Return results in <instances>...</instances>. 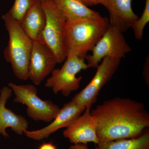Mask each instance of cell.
Here are the masks:
<instances>
[{
  "label": "cell",
  "mask_w": 149,
  "mask_h": 149,
  "mask_svg": "<svg viewBox=\"0 0 149 149\" xmlns=\"http://www.w3.org/2000/svg\"><path fill=\"white\" fill-rule=\"evenodd\" d=\"M100 142L136 138L149 126V114L143 103L115 97L91 109Z\"/></svg>",
  "instance_id": "6da1fadb"
},
{
  "label": "cell",
  "mask_w": 149,
  "mask_h": 149,
  "mask_svg": "<svg viewBox=\"0 0 149 149\" xmlns=\"http://www.w3.org/2000/svg\"><path fill=\"white\" fill-rule=\"evenodd\" d=\"M106 17L67 21L65 33L66 57L76 55L85 59L109 26Z\"/></svg>",
  "instance_id": "7a4b0ae2"
},
{
  "label": "cell",
  "mask_w": 149,
  "mask_h": 149,
  "mask_svg": "<svg viewBox=\"0 0 149 149\" xmlns=\"http://www.w3.org/2000/svg\"><path fill=\"white\" fill-rule=\"evenodd\" d=\"M9 41L4 51V57L12 67L14 73L19 80L28 79L29 58L33 41L22 29L20 23L7 13L2 16Z\"/></svg>",
  "instance_id": "3957f363"
},
{
  "label": "cell",
  "mask_w": 149,
  "mask_h": 149,
  "mask_svg": "<svg viewBox=\"0 0 149 149\" xmlns=\"http://www.w3.org/2000/svg\"><path fill=\"white\" fill-rule=\"evenodd\" d=\"M45 13V25L39 41L53 54L57 63L66 58L65 33L67 20L52 0H41Z\"/></svg>",
  "instance_id": "277c9868"
},
{
  "label": "cell",
  "mask_w": 149,
  "mask_h": 149,
  "mask_svg": "<svg viewBox=\"0 0 149 149\" xmlns=\"http://www.w3.org/2000/svg\"><path fill=\"white\" fill-rule=\"evenodd\" d=\"M8 87L15 94L14 102L26 105L27 114L33 120L49 123L56 116L60 109L58 106L50 100H43L40 98L35 85H17L10 83Z\"/></svg>",
  "instance_id": "5b68a950"
},
{
  "label": "cell",
  "mask_w": 149,
  "mask_h": 149,
  "mask_svg": "<svg viewBox=\"0 0 149 149\" xmlns=\"http://www.w3.org/2000/svg\"><path fill=\"white\" fill-rule=\"evenodd\" d=\"M88 68L85 58L76 55L67 56L62 66L52 71L45 87L52 88L54 94L61 92L65 97H68L80 87L82 77H77V74Z\"/></svg>",
  "instance_id": "8992f818"
},
{
  "label": "cell",
  "mask_w": 149,
  "mask_h": 149,
  "mask_svg": "<svg viewBox=\"0 0 149 149\" xmlns=\"http://www.w3.org/2000/svg\"><path fill=\"white\" fill-rule=\"evenodd\" d=\"M131 48L126 42L123 33L109 25L91 52L85 58L88 68H96L106 57L121 60L131 52Z\"/></svg>",
  "instance_id": "52a82bcc"
},
{
  "label": "cell",
  "mask_w": 149,
  "mask_h": 149,
  "mask_svg": "<svg viewBox=\"0 0 149 149\" xmlns=\"http://www.w3.org/2000/svg\"><path fill=\"white\" fill-rule=\"evenodd\" d=\"M121 60L106 57L99 64L95 74L84 89L76 94L72 101L85 108L92 107L96 102L100 91L113 76Z\"/></svg>",
  "instance_id": "ba28073f"
},
{
  "label": "cell",
  "mask_w": 149,
  "mask_h": 149,
  "mask_svg": "<svg viewBox=\"0 0 149 149\" xmlns=\"http://www.w3.org/2000/svg\"><path fill=\"white\" fill-rule=\"evenodd\" d=\"M56 61L53 54L44 43L34 41L29 58L28 78L40 85L54 69Z\"/></svg>",
  "instance_id": "9c48e42d"
},
{
  "label": "cell",
  "mask_w": 149,
  "mask_h": 149,
  "mask_svg": "<svg viewBox=\"0 0 149 149\" xmlns=\"http://www.w3.org/2000/svg\"><path fill=\"white\" fill-rule=\"evenodd\" d=\"M86 109L72 101L65 104L59 110L52 121L45 128L33 131L24 130V134L29 139L40 141L47 139L51 134L59 129L70 126Z\"/></svg>",
  "instance_id": "30bf717a"
},
{
  "label": "cell",
  "mask_w": 149,
  "mask_h": 149,
  "mask_svg": "<svg viewBox=\"0 0 149 149\" xmlns=\"http://www.w3.org/2000/svg\"><path fill=\"white\" fill-rule=\"evenodd\" d=\"M91 107H87L78 118L63 132L65 138L73 144L100 143L97 134L95 120L91 114Z\"/></svg>",
  "instance_id": "8fae6325"
},
{
  "label": "cell",
  "mask_w": 149,
  "mask_h": 149,
  "mask_svg": "<svg viewBox=\"0 0 149 149\" xmlns=\"http://www.w3.org/2000/svg\"><path fill=\"white\" fill-rule=\"evenodd\" d=\"M102 4L109 13L110 25L123 33L139 18L132 9V0H103Z\"/></svg>",
  "instance_id": "7c38bea8"
},
{
  "label": "cell",
  "mask_w": 149,
  "mask_h": 149,
  "mask_svg": "<svg viewBox=\"0 0 149 149\" xmlns=\"http://www.w3.org/2000/svg\"><path fill=\"white\" fill-rule=\"evenodd\" d=\"M12 92L7 86L3 87L0 91V134L5 138L9 137L6 131L7 128H10L16 134L21 135L28 127V122L25 117L6 108V104Z\"/></svg>",
  "instance_id": "4fadbf2b"
},
{
  "label": "cell",
  "mask_w": 149,
  "mask_h": 149,
  "mask_svg": "<svg viewBox=\"0 0 149 149\" xmlns=\"http://www.w3.org/2000/svg\"><path fill=\"white\" fill-rule=\"evenodd\" d=\"M46 21L45 13L41 0H35L20 24L28 37L34 42L40 40Z\"/></svg>",
  "instance_id": "5bb4252c"
},
{
  "label": "cell",
  "mask_w": 149,
  "mask_h": 149,
  "mask_svg": "<svg viewBox=\"0 0 149 149\" xmlns=\"http://www.w3.org/2000/svg\"><path fill=\"white\" fill-rule=\"evenodd\" d=\"M67 21L102 17L97 12L85 5L81 0H52Z\"/></svg>",
  "instance_id": "9a60e30c"
},
{
  "label": "cell",
  "mask_w": 149,
  "mask_h": 149,
  "mask_svg": "<svg viewBox=\"0 0 149 149\" xmlns=\"http://www.w3.org/2000/svg\"><path fill=\"white\" fill-rule=\"evenodd\" d=\"M100 149H149V131L146 129L136 138L100 142Z\"/></svg>",
  "instance_id": "2e32d148"
},
{
  "label": "cell",
  "mask_w": 149,
  "mask_h": 149,
  "mask_svg": "<svg viewBox=\"0 0 149 149\" xmlns=\"http://www.w3.org/2000/svg\"><path fill=\"white\" fill-rule=\"evenodd\" d=\"M35 0H15L8 12L12 17L20 23L24 15L33 5Z\"/></svg>",
  "instance_id": "e0dca14e"
},
{
  "label": "cell",
  "mask_w": 149,
  "mask_h": 149,
  "mask_svg": "<svg viewBox=\"0 0 149 149\" xmlns=\"http://www.w3.org/2000/svg\"><path fill=\"white\" fill-rule=\"evenodd\" d=\"M149 22V0H146L145 8L141 18H139L133 24V29L136 40H143L145 27Z\"/></svg>",
  "instance_id": "ac0fdd59"
},
{
  "label": "cell",
  "mask_w": 149,
  "mask_h": 149,
  "mask_svg": "<svg viewBox=\"0 0 149 149\" xmlns=\"http://www.w3.org/2000/svg\"><path fill=\"white\" fill-rule=\"evenodd\" d=\"M143 74L145 82L148 87L149 86V56L147 57L143 67Z\"/></svg>",
  "instance_id": "d6986e66"
},
{
  "label": "cell",
  "mask_w": 149,
  "mask_h": 149,
  "mask_svg": "<svg viewBox=\"0 0 149 149\" xmlns=\"http://www.w3.org/2000/svg\"><path fill=\"white\" fill-rule=\"evenodd\" d=\"M87 6L96 5L101 4H102L103 0H81Z\"/></svg>",
  "instance_id": "ffe728a7"
},
{
  "label": "cell",
  "mask_w": 149,
  "mask_h": 149,
  "mask_svg": "<svg viewBox=\"0 0 149 149\" xmlns=\"http://www.w3.org/2000/svg\"><path fill=\"white\" fill-rule=\"evenodd\" d=\"M68 149H89L88 144H73L70 146ZM95 149H100L97 146L96 147Z\"/></svg>",
  "instance_id": "44dd1931"
},
{
  "label": "cell",
  "mask_w": 149,
  "mask_h": 149,
  "mask_svg": "<svg viewBox=\"0 0 149 149\" xmlns=\"http://www.w3.org/2000/svg\"><path fill=\"white\" fill-rule=\"evenodd\" d=\"M38 149H57L55 146L52 143H44Z\"/></svg>",
  "instance_id": "7402d4cb"
}]
</instances>
